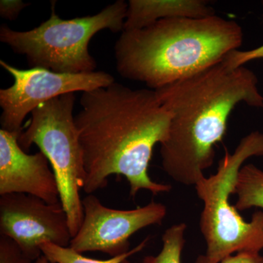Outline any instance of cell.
<instances>
[{
  "label": "cell",
  "mask_w": 263,
  "mask_h": 263,
  "mask_svg": "<svg viewBox=\"0 0 263 263\" xmlns=\"http://www.w3.org/2000/svg\"><path fill=\"white\" fill-rule=\"evenodd\" d=\"M75 123L83 151L88 195L106 187L112 175L123 176L134 198L141 190L168 193L170 184L148 175L154 147L168 135L171 114L154 89H133L114 82L83 93Z\"/></svg>",
  "instance_id": "cell-1"
},
{
  "label": "cell",
  "mask_w": 263,
  "mask_h": 263,
  "mask_svg": "<svg viewBox=\"0 0 263 263\" xmlns=\"http://www.w3.org/2000/svg\"><path fill=\"white\" fill-rule=\"evenodd\" d=\"M171 114L168 135L160 144L162 169L176 182L194 186L210 168L235 107L263 108L253 71L230 70L222 62L156 89Z\"/></svg>",
  "instance_id": "cell-2"
},
{
  "label": "cell",
  "mask_w": 263,
  "mask_h": 263,
  "mask_svg": "<svg viewBox=\"0 0 263 263\" xmlns=\"http://www.w3.org/2000/svg\"><path fill=\"white\" fill-rule=\"evenodd\" d=\"M243 40L239 24L216 15L163 19L123 31L114 54L119 75L156 90L219 63Z\"/></svg>",
  "instance_id": "cell-3"
},
{
  "label": "cell",
  "mask_w": 263,
  "mask_h": 263,
  "mask_svg": "<svg viewBox=\"0 0 263 263\" xmlns=\"http://www.w3.org/2000/svg\"><path fill=\"white\" fill-rule=\"evenodd\" d=\"M253 157H263V133L254 131L240 140L232 155L226 152L217 171L195 186L203 202L200 228L206 243V256L212 263L238 252H260L263 249V211L246 221L230 202L235 181L243 163Z\"/></svg>",
  "instance_id": "cell-4"
},
{
  "label": "cell",
  "mask_w": 263,
  "mask_h": 263,
  "mask_svg": "<svg viewBox=\"0 0 263 263\" xmlns=\"http://www.w3.org/2000/svg\"><path fill=\"white\" fill-rule=\"evenodd\" d=\"M51 3V16L35 28L17 31L2 25L0 41L25 57L31 68L42 67L59 73L94 72L97 62L90 54L89 42L104 29L123 32L128 3L117 0L97 14L63 19L57 14L56 2Z\"/></svg>",
  "instance_id": "cell-5"
},
{
  "label": "cell",
  "mask_w": 263,
  "mask_h": 263,
  "mask_svg": "<svg viewBox=\"0 0 263 263\" xmlns=\"http://www.w3.org/2000/svg\"><path fill=\"white\" fill-rule=\"evenodd\" d=\"M75 103V95L71 93L41 104L31 113L28 125L18 140L24 152L36 145L49 161L72 237L84 219L80 192L85 180L82 147L73 115Z\"/></svg>",
  "instance_id": "cell-6"
},
{
  "label": "cell",
  "mask_w": 263,
  "mask_h": 263,
  "mask_svg": "<svg viewBox=\"0 0 263 263\" xmlns=\"http://www.w3.org/2000/svg\"><path fill=\"white\" fill-rule=\"evenodd\" d=\"M0 65L13 76V85L0 90L1 129L20 136L26 117L41 104L71 93L93 91L115 82L104 71L85 73H59L42 67L19 70L3 60Z\"/></svg>",
  "instance_id": "cell-7"
},
{
  "label": "cell",
  "mask_w": 263,
  "mask_h": 263,
  "mask_svg": "<svg viewBox=\"0 0 263 263\" xmlns=\"http://www.w3.org/2000/svg\"><path fill=\"white\" fill-rule=\"evenodd\" d=\"M84 219L70 247L79 253L100 252L110 257L127 253L129 238L143 228L160 226L167 208L152 201L143 207L119 210L104 205L98 197L88 195L82 200Z\"/></svg>",
  "instance_id": "cell-8"
},
{
  "label": "cell",
  "mask_w": 263,
  "mask_h": 263,
  "mask_svg": "<svg viewBox=\"0 0 263 263\" xmlns=\"http://www.w3.org/2000/svg\"><path fill=\"white\" fill-rule=\"evenodd\" d=\"M0 234L15 241L33 261L42 255L43 243L67 247L72 238L61 203H47L26 194L0 197Z\"/></svg>",
  "instance_id": "cell-9"
},
{
  "label": "cell",
  "mask_w": 263,
  "mask_h": 263,
  "mask_svg": "<svg viewBox=\"0 0 263 263\" xmlns=\"http://www.w3.org/2000/svg\"><path fill=\"white\" fill-rule=\"evenodd\" d=\"M19 135L0 129V196L26 194L47 203L60 204L58 181L41 152L28 155L19 146Z\"/></svg>",
  "instance_id": "cell-10"
},
{
  "label": "cell",
  "mask_w": 263,
  "mask_h": 263,
  "mask_svg": "<svg viewBox=\"0 0 263 263\" xmlns=\"http://www.w3.org/2000/svg\"><path fill=\"white\" fill-rule=\"evenodd\" d=\"M205 0H129L124 30L146 28L170 18H203L215 15Z\"/></svg>",
  "instance_id": "cell-11"
},
{
  "label": "cell",
  "mask_w": 263,
  "mask_h": 263,
  "mask_svg": "<svg viewBox=\"0 0 263 263\" xmlns=\"http://www.w3.org/2000/svg\"><path fill=\"white\" fill-rule=\"evenodd\" d=\"M233 194L237 195L234 205L237 210L252 208L263 210V171L253 164L243 165L237 176Z\"/></svg>",
  "instance_id": "cell-12"
},
{
  "label": "cell",
  "mask_w": 263,
  "mask_h": 263,
  "mask_svg": "<svg viewBox=\"0 0 263 263\" xmlns=\"http://www.w3.org/2000/svg\"><path fill=\"white\" fill-rule=\"evenodd\" d=\"M149 238H146L141 243L130 249L127 253L108 259H96L85 257L70 247H60L51 243H45L41 246L43 255L55 263H122L129 257L141 252L146 247Z\"/></svg>",
  "instance_id": "cell-13"
},
{
  "label": "cell",
  "mask_w": 263,
  "mask_h": 263,
  "mask_svg": "<svg viewBox=\"0 0 263 263\" xmlns=\"http://www.w3.org/2000/svg\"><path fill=\"white\" fill-rule=\"evenodd\" d=\"M185 223L174 224L164 231L162 235V248L156 256H146L143 263H181V253L184 247Z\"/></svg>",
  "instance_id": "cell-14"
},
{
  "label": "cell",
  "mask_w": 263,
  "mask_h": 263,
  "mask_svg": "<svg viewBox=\"0 0 263 263\" xmlns=\"http://www.w3.org/2000/svg\"><path fill=\"white\" fill-rule=\"evenodd\" d=\"M18 245L5 235H0V263H34Z\"/></svg>",
  "instance_id": "cell-15"
},
{
  "label": "cell",
  "mask_w": 263,
  "mask_h": 263,
  "mask_svg": "<svg viewBox=\"0 0 263 263\" xmlns=\"http://www.w3.org/2000/svg\"><path fill=\"white\" fill-rule=\"evenodd\" d=\"M263 59V45L258 48L248 51L233 50L229 52L223 59V65L230 70L243 67L246 64L255 60Z\"/></svg>",
  "instance_id": "cell-16"
},
{
  "label": "cell",
  "mask_w": 263,
  "mask_h": 263,
  "mask_svg": "<svg viewBox=\"0 0 263 263\" xmlns=\"http://www.w3.org/2000/svg\"><path fill=\"white\" fill-rule=\"evenodd\" d=\"M195 263H212L205 254L199 255ZM219 263H263L260 252H241L228 256Z\"/></svg>",
  "instance_id": "cell-17"
},
{
  "label": "cell",
  "mask_w": 263,
  "mask_h": 263,
  "mask_svg": "<svg viewBox=\"0 0 263 263\" xmlns=\"http://www.w3.org/2000/svg\"><path fill=\"white\" fill-rule=\"evenodd\" d=\"M29 5L22 0H1L0 15L3 18L14 21L18 18L21 12Z\"/></svg>",
  "instance_id": "cell-18"
},
{
  "label": "cell",
  "mask_w": 263,
  "mask_h": 263,
  "mask_svg": "<svg viewBox=\"0 0 263 263\" xmlns=\"http://www.w3.org/2000/svg\"><path fill=\"white\" fill-rule=\"evenodd\" d=\"M34 263H55L52 262V261L49 260L47 258V257H46V256L42 255L41 256V257H39V258H37L36 259L35 261H34Z\"/></svg>",
  "instance_id": "cell-19"
},
{
  "label": "cell",
  "mask_w": 263,
  "mask_h": 263,
  "mask_svg": "<svg viewBox=\"0 0 263 263\" xmlns=\"http://www.w3.org/2000/svg\"><path fill=\"white\" fill-rule=\"evenodd\" d=\"M122 263H130L129 262V261H128V259H126V260H124V262H123Z\"/></svg>",
  "instance_id": "cell-20"
}]
</instances>
